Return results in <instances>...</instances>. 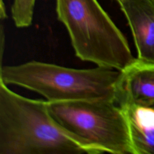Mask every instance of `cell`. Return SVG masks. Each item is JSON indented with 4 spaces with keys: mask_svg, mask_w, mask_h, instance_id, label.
Segmentation results:
<instances>
[{
    "mask_svg": "<svg viewBox=\"0 0 154 154\" xmlns=\"http://www.w3.org/2000/svg\"><path fill=\"white\" fill-rule=\"evenodd\" d=\"M75 153L91 152L54 120L48 101L20 96L0 81V154Z\"/></svg>",
    "mask_w": 154,
    "mask_h": 154,
    "instance_id": "1",
    "label": "cell"
},
{
    "mask_svg": "<svg viewBox=\"0 0 154 154\" xmlns=\"http://www.w3.org/2000/svg\"><path fill=\"white\" fill-rule=\"evenodd\" d=\"M120 71L99 67L77 69L38 61L1 66L0 81L42 95L49 102L115 101Z\"/></svg>",
    "mask_w": 154,
    "mask_h": 154,
    "instance_id": "2",
    "label": "cell"
},
{
    "mask_svg": "<svg viewBox=\"0 0 154 154\" xmlns=\"http://www.w3.org/2000/svg\"><path fill=\"white\" fill-rule=\"evenodd\" d=\"M56 11L80 60L117 71L135 60L127 39L97 0H56Z\"/></svg>",
    "mask_w": 154,
    "mask_h": 154,
    "instance_id": "3",
    "label": "cell"
},
{
    "mask_svg": "<svg viewBox=\"0 0 154 154\" xmlns=\"http://www.w3.org/2000/svg\"><path fill=\"white\" fill-rule=\"evenodd\" d=\"M54 120L91 154H135L124 110L109 99L49 102Z\"/></svg>",
    "mask_w": 154,
    "mask_h": 154,
    "instance_id": "4",
    "label": "cell"
},
{
    "mask_svg": "<svg viewBox=\"0 0 154 154\" xmlns=\"http://www.w3.org/2000/svg\"><path fill=\"white\" fill-rule=\"evenodd\" d=\"M115 102L120 106L128 105L149 107L154 104V63L138 58L120 71L115 87Z\"/></svg>",
    "mask_w": 154,
    "mask_h": 154,
    "instance_id": "5",
    "label": "cell"
},
{
    "mask_svg": "<svg viewBox=\"0 0 154 154\" xmlns=\"http://www.w3.org/2000/svg\"><path fill=\"white\" fill-rule=\"evenodd\" d=\"M132 33L138 60L154 63V0L118 2Z\"/></svg>",
    "mask_w": 154,
    "mask_h": 154,
    "instance_id": "6",
    "label": "cell"
},
{
    "mask_svg": "<svg viewBox=\"0 0 154 154\" xmlns=\"http://www.w3.org/2000/svg\"><path fill=\"white\" fill-rule=\"evenodd\" d=\"M127 117L135 154H154V109L128 105L120 106Z\"/></svg>",
    "mask_w": 154,
    "mask_h": 154,
    "instance_id": "7",
    "label": "cell"
},
{
    "mask_svg": "<svg viewBox=\"0 0 154 154\" xmlns=\"http://www.w3.org/2000/svg\"><path fill=\"white\" fill-rule=\"evenodd\" d=\"M36 0H14L11 17L18 28H27L32 23Z\"/></svg>",
    "mask_w": 154,
    "mask_h": 154,
    "instance_id": "8",
    "label": "cell"
},
{
    "mask_svg": "<svg viewBox=\"0 0 154 154\" xmlns=\"http://www.w3.org/2000/svg\"><path fill=\"white\" fill-rule=\"evenodd\" d=\"M6 17H7V14H6L5 6L3 0H1V4H0V18H1V21L4 20Z\"/></svg>",
    "mask_w": 154,
    "mask_h": 154,
    "instance_id": "9",
    "label": "cell"
},
{
    "mask_svg": "<svg viewBox=\"0 0 154 154\" xmlns=\"http://www.w3.org/2000/svg\"><path fill=\"white\" fill-rule=\"evenodd\" d=\"M4 42H5V34L3 26H1V60H2L3 52H4Z\"/></svg>",
    "mask_w": 154,
    "mask_h": 154,
    "instance_id": "10",
    "label": "cell"
},
{
    "mask_svg": "<svg viewBox=\"0 0 154 154\" xmlns=\"http://www.w3.org/2000/svg\"><path fill=\"white\" fill-rule=\"evenodd\" d=\"M149 107H150V108H153V109H154V104H153V105H150V106H149Z\"/></svg>",
    "mask_w": 154,
    "mask_h": 154,
    "instance_id": "11",
    "label": "cell"
},
{
    "mask_svg": "<svg viewBox=\"0 0 154 154\" xmlns=\"http://www.w3.org/2000/svg\"><path fill=\"white\" fill-rule=\"evenodd\" d=\"M116 1H117V2H120V0H116Z\"/></svg>",
    "mask_w": 154,
    "mask_h": 154,
    "instance_id": "12",
    "label": "cell"
}]
</instances>
